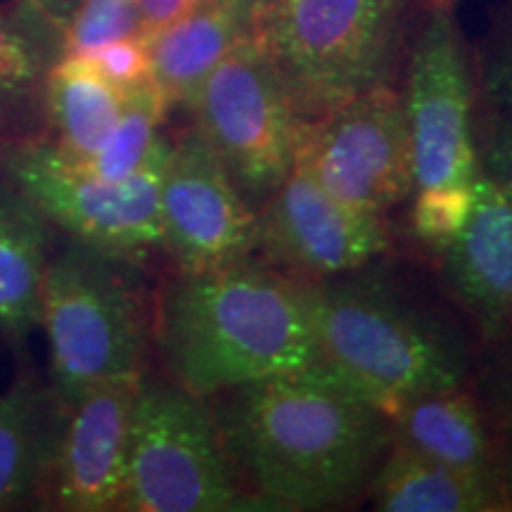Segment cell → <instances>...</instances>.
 Wrapping results in <instances>:
<instances>
[{
	"label": "cell",
	"instance_id": "cell-1",
	"mask_svg": "<svg viewBox=\"0 0 512 512\" xmlns=\"http://www.w3.org/2000/svg\"><path fill=\"white\" fill-rule=\"evenodd\" d=\"M214 418L242 486L268 510H330L366 494L394 444L387 413L323 361L219 394Z\"/></svg>",
	"mask_w": 512,
	"mask_h": 512
},
{
	"label": "cell",
	"instance_id": "cell-2",
	"mask_svg": "<svg viewBox=\"0 0 512 512\" xmlns=\"http://www.w3.org/2000/svg\"><path fill=\"white\" fill-rule=\"evenodd\" d=\"M155 330L171 380L204 399L320 361L299 285L247 259L178 275Z\"/></svg>",
	"mask_w": 512,
	"mask_h": 512
},
{
	"label": "cell",
	"instance_id": "cell-3",
	"mask_svg": "<svg viewBox=\"0 0 512 512\" xmlns=\"http://www.w3.org/2000/svg\"><path fill=\"white\" fill-rule=\"evenodd\" d=\"M320 361L347 387L396 411L420 394L467 387V339L375 278L332 275L299 285Z\"/></svg>",
	"mask_w": 512,
	"mask_h": 512
},
{
	"label": "cell",
	"instance_id": "cell-4",
	"mask_svg": "<svg viewBox=\"0 0 512 512\" xmlns=\"http://www.w3.org/2000/svg\"><path fill=\"white\" fill-rule=\"evenodd\" d=\"M131 268L79 240L50 256L38 325L53 389L67 406L95 384L143 373L147 318Z\"/></svg>",
	"mask_w": 512,
	"mask_h": 512
},
{
	"label": "cell",
	"instance_id": "cell-5",
	"mask_svg": "<svg viewBox=\"0 0 512 512\" xmlns=\"http://www.w3.org/2000/svg\"><path fill=\"white\" fill-rule=\"evenodd\" d=\"M406 0H285L259 41L304 119L392 86Z\"/></svg>",
	"mask_w": 512,
	"mask_h": 512
},
{
	"label": "cell",
	"instance_id": "cell-6",
	"mask_svg": "<svg viewBox=\"0 0 512 512\" xmlns=\"http://www.w3.org/2000/svg\"><path fill=\"white\" fill-rule=\"evenodd\" d=\"M230 465L214 411L174 380L140 377L119 510H261Z\"/></svg>",
	"mask_w": 512,
	"mask_h": 512
},
{
	"label": "cell",
	"instance_id": "cell-7",
	"mask_svg": "<svg viewBox=\"0 0 512 512\" xmlns=\"http://www.w3.org/2000/svg\"><path fill=\"white\" fill-rule=\"evenodd\" d=\"M185 107L242 197L259 209L290 176L309 126L259 36L223 57Z\"/></svg>",
	"mask_w": 512,
	"mask_h": 512
},
{
	"label": "cell",
	"instance_id": "cell-8",
	"mask_svg": "<svg viewBox=\"0 0 512 512\" xmlns=\"http://www.w3.org/2000/svg\"><path fill=\"white\" fill-rule=\"evenodd\" d=\"M171 143L162 136L145 166L124 181H102L69 162L53 143H19L3 162L5 178L53 226L83 245L140 264L162 249L159 195Z\"/></svg>",
	"mask_w": 512,
	"mask_h": 512
},
{
	"label": "cell",
	"instance_id": "cell-9",
	"mask_svg": "<svg viewBox=\"0 0 512 512\" xmlns=\"http://www.w3.org/2000/svg\"><path fill=\"white\" fill-rule=\"evenodd\" d=\"M401 95L413 140L415 190L475 181L477 81L453 3H432L415 36Z\"/></svg>",
	"mask_w": 512,
	"mask_h": 512
},
{
	"label": "cell",
	"instance_id": "cell-10",
	"mask_svg": "<svg viewBox=\"0 0 512 512\" xmlns=\"http://www.w3.org/2000/svg\"><path fill=\"white\" fill-rule=\"evenodd\" d=\"M297 164L349 207L384 214L415 195L413 140L392 86L311 119Z\"/></svg>",
	"mask_w": 512,
	"mask_h": 512
},
{
	"label": "cell",
	"instance_id": "cell-11",
	"mask_svg": "<svg viewBox=\"0 0 512 512\" xmlns=\"http://www.w3.org/2000/svg\"><path fill=\"white\" fill-rule=\"evenodd\" d=\"M159 219L162 249L181 273L238 264L256 249V209L195 128L171 143Z\"/></svg>",
	"mask_w": 512,
	"mask_h": 512
},
{
	"label": "cell",
	"instance_id": "cell-12",
	"mask_svg": "<svg viewBox=\"0 0 512 512\" xmlns=\"http://www.w3.org/2000/svg\"><path fill=\"white\" fill-rule=\"evenodd\" d=\"M389 245L380 214L337 200L299 164L256 209V249L313 280L354 273Z\"/></svg>",
	"mask_w": 512,
	"mask_h": 512
},
{
	"label": "cell",
	"instance_id": "cell-13",
	"mask_svg": "<svg viewBox=\"0 0 512 512\" xmlns=\"http://www.w3.org/2000/svg\"><path fill=\"white\" fill-rule=\"evenodd\" d=\"M140 375L100 382L69 406L60 446L43 484L50 508L119 510Z\"/></svg>",
	"mask_w": 512,
	"mask_h": 512
},
{
	"label": "cell",
	"instance_id": "cell-14",
	"mask_svg": "<svg viewBox=\"0 0 512 512\" xmlns=\"http://www.w3.org/2000/svg\"><path fill=\"white\" fill-rule=\"evenodd\" d=\"M444 280L484 347L512 337V204L477 174L472 209L448 245Z\"/></svg>",
	"mask_w": 512,
	"mask_h": 512
},
{
	"label": "cell",
	"instance_id": "cell-15",
	"mask_svg": "<svg viewBox=\"0 0 512 512\" xmlns=\"http://www.w3.org/2000/svg\"><path fill=\"white\" fill-rule=\"evenodd\" d=\"M389 425L399 444L503 491L501 444L467 387L415 396L389 413Z\"/></svg>",
	"mask_w": 512,
	"mask_h": 512
},
{
	"label": "cell",
	"instance_id": "cell-16",
	"mask_svg": "<svg viewBox=\"0 0 512 512\" xmlns=\"http://www.w3.org/2000/svg\"><path fill=\"white\" fill-rule=\"evenodd\" d=\"M256 36L249 19L230 0H207L145 36L150 83L166 107L188 105L202 81L242 41Z\"/></svg>",
	"mask_w": 512,
	"mask_h": 512
},
{
	"label": "cell",
	"instance_id": "cell-17",
	"mask_svg": "<svg viewBox=\"0 0 512 512\" xmlns=\"http://www.w3.org/2000/svg\"><path fill=\"white\" fill-rule=\"evenodd\" d=\"M69 406L31 375L0 394V510L38 494L60 446Z\"/></svg>",
	"mask_w": 512,
	"mask_h": 512
},
{
	"label": "cell",
	"instance_id": "cell-18",
	"mask_svg": "<svg viewBox=\"0 0 512 512\" xmlns=\"http://www.w3.org/2000/svg\"><path fill=\"white\" fill-rule=\"evenodd\" d=\"M50 261V221L8 178L0 181V332L22 344L38 325Z\"/></svg>",
	"mask_w": 512,
	"mask_h": 512
},
{
	"label": "cell",
	"instance_id": "cell-19",
	"mask_svg": "<svg viewBox=\"0 0 512 512\" xmlns=\"http://www.w3.org/2000/svg\"><path fill=\"white\" fill-rule=\"evenodd\" d=\"M368 498L382 512H505L508 501L486 484L394 441L368 484Z\"/></svg>",
	"mask_w": 512,
	"mask_h": 512
},
{
	"label": "cell",
	"instance_id": "cell-20",
	"mask_svg": "<svg viewBox=\"0 0 512 512\" xmlns=\"http://www.w3.org/2000/svg\"><path fill=\"white\" fill-rule=\"evenodd\" d=\"M46 112L55 147L69 162L86 164L112 133L126 105L119 91L81 55H62L48 69Z\"/></svg>",
	"mask_w": 512,
	"mask_h": 512
},
{
	"label": "cell",
	"instance_id": "cell-21",
	"mask_svg": "<svg viewBox=\"0 0 512 512\" xmlns=\"http://www.w3.org/2000/svg\"><path fill=\"white\" fill-rule=\"evenodd\" d=\"M62 57V29L22 0L17 10L0 8V102L27 93L46 79Z\"/></svg>",
	"mask_w": 512,
	"mask_h": 512
},
{
	"label": "cell",
	"instance_id": "cell-22",
	"mask_svg": "<svg viewBox=\"0 0 512 512\" xmlns=\"http://www.w3.org/2000/svg\"><path fill=\"white\" fill-rule=\"evenodd\" d=\"M166 102L162 95L155 91L152 83L126 93L124 112L112 133L107 136L100 150L81 166L88 174L102 178V181H124L145 166L147 159L152 157L162 133L159 128L164 124Z\"/></svg>",
	"mask_w": 512,
	"mask_h": 512
},
{
	"label": "cell",
	"instance_id": "cell-23",
	"mask_svg": "<svg viewBox=\"0 0 512 512\" xmlns=\"http://www.w3.org/2000/svg\"><path fill=\"white\" fill-rule=\"evenodd\" d=\"M131 36H143L138 0H79L62 29V55H88Z\"/></svg>",
	"mask_w": 512,
	"mask_h": 512
},
{
	"label": "cell",
	"instance_id": "cell-24",
	"mask_svg": "<svg viewBox=\"0 0 512 512\" xmlns=\"http://www.w3.org/2000/svg\"><path fill=\"white\" fill-rule=\"evenodd\" d=\"M475 183V181H472ZM470 185H441L415 190L411 228L415 238L441 252L465 226L472 209Z\"/></svg>",
	"mask_w": 512,
	"mask_h": 512
},
{
	"label": "cell",
	"instance_id": "cell-25",
	"mask_svg": "<svg viewBox=\"0 0 512 512\" xmlns=\"http://www.w3.org/2000/svg\"><path fill=\"white\" fill-rule=\"evenodd\" d=\"M491 356L479 375L482 406L489 415L498 444L512 446V339L489 347Z\"/></svg>",
	"mask_w": 512,
	"mask_h": 512
},
{
	"label": "cell",
	"instance_id": "cell-26",
	"mask_svg": "<svg viewBox=\"0 0 512 512\" xmlns=\"http://www.w3.org/2000/svg\"><path fill=\"white\" fill-rule=\"evenodd\" d=\"M81 57H86L107 81L124 93L150 83V55H147L145 36L121 38Z\"/></svg>",
	"mask_w": 512,
	"mask_h": 512
},
{
	"label": "cell",
	"instance_id": "cell-27",
	"mask_svg": "<svg viewBox=\"0 0 512 512\" xmlns=\"http://www.w3.org/2000/svg\"><path fill=\"white\" fill-rule=\"evenodd\" d=\"M479 174L512 204V114H489L477 143Z\"/></svg>",
	"mask_w": 512,
	"mask_h": 512
},
{
	"label": "cell",
	"instance_id": "cell-28",
	"mask_svg": "<svg viewBox=\"0 0 512 512\" xmlns=\"http://www.w3.org/2000/svg\"><path fill=\"white\" fill-rule=\"evenodd\" d=\"M479 86L489 114H512V17L489 50Z\"/></svg>",
	"mask_w": 512,
	"mask_h": 512
},
{
	"label": "cell",
	"instance_id": "cell-29",
	"mask_svg": "<svg viewBox=\"0 0 512 512\" xmlns=\"http://www.w3.org/2000/svg\"><path fill=\"white\" fill-rule=\"evenodd\" d=\"M207 0H138L140 24H143V36H150L166 24H171L185 12L197 8Z\"/></svg>",
	"mask_w": 512,
	"mask_h": 512
},
{
	"label": "cell",
	"instance_id": "cell-30",
	"mask_svg": "<svg viewBox=\"0 0 512 512\" xmlns=\"http://www.w3.org/2000/svg\"><path fill=\"white\" fill-rule=\"evenodd\" d=\"M230 3L238 5L242 15H245L249 19V24L254 27V34L259 36L268 24V19L275 15V10H278L285 0H230Z\"/></svg>",
	"mask_w": 512,
	"mask_h": 512
},
{
	"label": "cell",
	"instance_id": "cell-31",
	"mask_svg": "<svg viewBox=\"0 0 512 512\" xmlns=\"http://www.w3.org/2000/svg\"><path fill=\"white\" fill-rule=\"evenodd\" d=\"M31 3H34L36 8L55 24V27L64 29V24H67V19L74 12L79 0H31Z\"/></svg>",
	"mask_w": 512,
	"mask_h": 512
},
{
	"label": "cell",
	"instance_id": "cell-32",
	"mask_svg": "<svg viewBox=\"0 0 512 512\" xmlns=\"http://www.w3.org/2000/svg\"><path fill=\"white\" fill-rule=\"evenodd\" d=\"M501 482L508 510H512V446L505 444H501Z\"/></svg>",
	"mask_w": 512,
	"mask_h": 512
},
{
	"label": "cell",
	"instance_id": "cell-33",
	"mask_svg": "<svg viewBox=\"0 0 512 512\" xmlns=\"http://www.w3.org/2000/svg\"><path fill=\"white\" fill-rule=\"evenodd\" d=\"M432 3H453V0H432Z\"/></svg>",
	"mask_w": 512,
	"mask_h": 512
},
{
	"label": "cell",
	"instance_id": "cell-34",
	"mask_svg": "<svg viewBox=\"0 0 512 512\" xmlns=\"http://www.w3.org/2000/svg\"><path fill=\"white\" fill-rule=\"evenodd\" d=\"M27 3H31V0H27Z\"/></svg>",
	"mask_w": 512,
	"mask_h": 512
},
{
	"label": "cell",
	"instance_id": "cell-35",
	"mask_svg": "<svg viewBox=\"0 0 512 512\" xmlns=\"http://www.w3.org/2000/svg\"><path fill=\"white\" fill-rule=\"evenodd\" d=\"M510 339H512V337H510Z\"/></svg>",
	"mask_w": 512,
	"mask_h": 512
}]
</instances>
